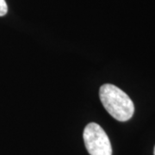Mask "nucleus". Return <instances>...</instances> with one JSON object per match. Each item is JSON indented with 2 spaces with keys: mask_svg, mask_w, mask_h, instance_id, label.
Segmentation results:
<instances>
[{
  "mask_svg": "<svg viewBox=\"0 0 155 155\" xmlns=\"http://www.w3.org/2000/svg\"><path fill=\"white\" fill-rule=\"evenodd\" d=\"M100 100L106 110L119 122H127L133 116V101L123 91L111 84H103L99 90Z\"/></svg>",
  "mask_w": 155,
  "mask_h": 155,
  "instance_id": "1",
  "label": "nucleus"
},
{
  "mask_svg": "<svg viewBox=\"0 0 155 155\" xmlns=\"http://www.w3.org/2000/svg\"><path fill=\"white\" fill-rule=\"evenodd\" d=\"M83 138L85 147L91 155H112L110 140L98 124L89 123L84 129Z\"/></svg>",
  "mask_w": 155,
  "mask_h": 155,
  "instance_id": "2",
  "label": "nucleus"
},
{
  "mask_svg": "<svg viewBox=\"0 0 155 155\" xmlns=\"http://www.w3.org/2000/svg\"><path fill=\"white\" fill-rule=\"evenodd\" d=\"M8 11V6L5 0H0V17L5 16Z\"/></svg>",
  "mask_w": 155,
  "mask_h": 155,
  "instance_id": "3",
  "label": "nucleus"
},
{
  "mask_svg": "<svg viewBox=\"0 0 155 155\" xmlns=\"http://www.w3.org/2000/svg\"><path fill=\"white\" fill-rule=\"evenodd\" d=\"M154 155H155V147H154Z\"/></svg>",
  "mask_w": 155,
  "mask_h": 155,
  "instance_id": "4",
  "label": "nucleus"
}]
</instances>
